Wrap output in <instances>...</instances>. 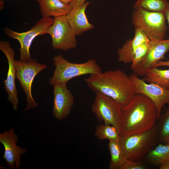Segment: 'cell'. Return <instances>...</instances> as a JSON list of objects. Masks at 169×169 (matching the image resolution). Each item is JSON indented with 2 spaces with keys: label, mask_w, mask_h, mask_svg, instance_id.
Listing matches in <instances>:
<instances>
[{
  "label": "cell",
  "mask_w": 169,
  "mask_h": 169,
  "mask_svg": "<svg viewBox=\"0 0 169 169\" xmlns=\"http://www.w3.org/2000/svg\"><path fill=\"white\" fill-rule=\"evenodd\" d=\"M122 136L141 133L154 127L158 120L156 107L146 96L136 94L121 107Z\"/></svg>",
  "instance_id": "cell-1"
},
{
  "label": "cell",
  "mask_w": 169,
  "mask_h": 169,
  "mask_svg": "<svg viewBox=\"0 0 169 169\" xmlns=\"http://www.w3.org/2000/svg\"><path fill=\"white\" fill-rule=\"evenodd\" d=\"M84 80L92 91L112 98L122 107L136 94L130 76L120 69L90 74Z\"/></svg>",
  "instance_id": "cell-2"
},
{
  "label": "cell",
  "mask_w": 169,
  "mask_h": 169,
  "mask_svg": "<svg viewBox=\"0 0 169 169\" xmlns=\"http://www.w3.org/2000/svg\"><path fill=\"white\" fill-rule=\"evenodd\" d=\"M119 141L128 160L141 161L159 142L157 124L151 129L141 133L121 136Z\"/></svg>",
  "instance_id": "cell-3"
},
{
  "label": "cell",
  "mask_w": 169,
  "mask_h": 169,
  "mask_svg": "<svg viewBox=\"0 0 169 169\" xmlns=\"http://www.w3.org/2000/svg\"><path fill=\"white\" fill-rule=\"evenodd\" d=\"M53 64L55 66L54 74L49 80L53 85L59 83H66L71 79L86 74H96L102 72L100 66L94 59H90L82 63H71L62 55L54 57Z\"/></svg>",
  "instance_id": "cell-4"
},
{
  "label": "cell",
  "mask_w": 169,
  "mask_h": 169,
  "mask_svg": "<svg viewBox=\"0 0 169 169\" xmlns=\"http://www.w3.org/2000/svg\"><path fill=\"white\" fill-rule=\"evenodd\" d=\"M164 13L134 9L131 21L135 29L142 31L150 40L165 39L167 27Z\"/></svg>",
  "instance_id": "cell-5"
},
{
  "label": "cell",
  "mask_w": 169,
  "mask_h": 169,
  "mask_svg": "<svg viewBox=\"0 0 169 169\" xmlns=\"http://www.w3.org/2000/svg\"><path fill=\"white\" fill-rule=\"evenodd\" d=\"M122 106L112 98L98 92L91 106V110L99 122L115 127L121 134Z\"/></svg>",
  "instance_id": "cell-6"
},
{
  "label": "cell",
  "mask_w": 169,
  "mask_h": 169,
  "mask_svg": "<svg viewBox=\"0 0 169 169\" xmlns=\"http://www.w3.org/2000/svg\"><path fill=\"white\" fill-rule=\"evenodd\" d=\"M15 63L16 78L26 95L27 104L24 110L27 111L38 106L32 96V83L35 76L48 66L38 63L35 59L28 61L15 60Z\"/></svg>",
  "instance_id": "cell-7"
},
{
  "label": "cell",
  "mask_w": 169,
  "mask_h": 169,
  "mask_svg": "<svg viewBox=\"0 0 169 169\" xmlns=\"http://www.w3.org/2000/svg\"><path fill=\"white\" fill-rule=\"evenodd\" d=\"M54 19L51 17H42L30 30L21 33L14 31L7 27L4 28V32L8 37L17 39L19 43V60L28 61L31 59L30 48L33 40L38 36L47 34L48 29L52 25Z\"/></svg>",
  "instance_id": "cell-8"
},
{
  "label": "cell",
  "mask_w": 169,
  "mask_h": 169,
  "mask_svg": "<svg viewBox=\"0 0 169 169\" xmlns=\"http://www.w3.org/2000/svg\"><path fill=\"white\" fill-rule=\"evenodd\" d=\"M54 18V23L47 32V34L51 38L53 49L67 51L76 48V35L69 25L66 15Z\"/></svg>",
  "instance_id": "cell-9"
},
{
  "label": "cell",
  "mask_w": 169,
  "mask_h": 169,
  "mask_svg": "<svg viewBox=\"0 0 169 169\" xmlns=\"http://www.w3.org/2000/svg\"><path fill=\"white\" fill-rule=\"evenodd\" d=\"M130 76L136 94L146 96L154 104L156 109L158 120L163 107L169 104V90L155 84H147L135 74Z\"/></svg>",
  "instance_id": "cell-10"
},
{
  "label": "cell",
  "mask_w": 169,
  "mask_h": 169,
  "mask_svg": "<svg viewBox=\"0 0 169 169\" xmlns=\"http://www.w3.org/2000/svg\"><path fill=\"white\" fill-rule=\"evenodd\" d=\"M0 50L5 55L8 65L6 78L3 80L4 88L8 94V101L12 105L13 110H17L19 101L18 97V93L15 84L16 72L15 51L10 42L4 40L0 42Z\"/></svg>",
  "instance_id": "cell-11"
},
{
  "label": "cell",
  "mask_w": 169,
  "mask_h": 169,
  "mask_svg": "<svg viewBox=\"0 0 169 169\" xmlns=\"http://www.w3.org/2000/svg\"><path fill=\"white\" fill-rule=\"evenodd\" d=\"M18 135L11 128L8 131L0 133V142L3 145L4 154L3 158L11 168L18 169L21 165V156L26 153V149L17 146Z\"/></svg>",
  "instance_id": "cell-12"
},
{
  "label": "cell",
  "mask_w": 169,
  "mask_h": 169,
  "mask_svg": "<svg viewBox=\"0 0 169 169\" xmlns=\"http://www.w3.org/2000/svg\"><path fill=\"white\" fill-rule=\"evenodd\" d=\"M54 102L53 115L58 120L68 117L74 103V98L66 83H59L53 85Z\"/></svg>",
  "instance_id": "cell-13"
},
{
  "label": "cell",
  "mask_w": 169,
  "mask_h": 169,
  "mask_svg": "<svg viewBox=\"0 0 169 169\" xmlns=\"http://www.w3.org/2000/svg\"><path fill=\"white\" fill-rule=\"evenodd\" d=\"M169 50V38L150 41L147 54L142 61L132 70L137 75L144 76L146 71L159 61L165 59Z\"/></svg>",
  "instance_id": "cell-14"
},
{
  "label": "cell",
  "mask_w": 169,
  "mask_h": 169,
  "mask_svg": "<svg viewBox=\"0 0 169 169\" xmlns=\"http://www.w3.org/2000/svg\"><path fill=\"white\" fill-rule=\"evenodd\" d=\"M90 4L88 1L72 7L66 15L68 21L76 35L93 29L94 26L90 23L85 14V10Z\"/></svg>",
  "instance_id": "cell-15"
},
{
  "label": "cell",
  "mask_w": 169,
  "mask_h": 169,
  "mask_svg": "<svg viewBox=\"0 0 169 169\" xmlns=\"http://www.w3.org/2000/svg\"><path fill=\"white\" fill-rule=\"evenodd\" d=\"M149 40L142 31L138 29H135L133 38L127 39L122 47L117 50L118 61L125 64L131 63L137 48L143 43Z\"/></svg>",
  "instance_id": "cell-16"
},
{
  "label": "cell",
  "mask_w": 169,
  "mask_h": 169,
  "mask_svg": "<svg viewBox=\"0 0 169 169\" xmlns=\"http://www.w3.org/2000/svg\"><path fill=\"white\" fill-rule=\"evenodd\" d=\"M39 9L43 17L54 18L66 15L72 8L59 0H38Z\"/></svg>",
  "instance_id": "cell-17"
},
{
  "label": "cell",
  "mask_w": 169,
  "mask_h": 169,
  "mask_svg": "<svg viewBox=\"0 0 169 169\" xmlns=\"http://www.w3.org/2000/svg\"><path fill=\"white\" fill-rule=\"evenodd\" d=\"M108 147L110 155L109 169H120L128 160L119 141L110 140Z\"/></svg>",
  "instance_id": "cell-18"
},
{
  "label": "cell",
  "mask_w": 169,
  "mask_h": 169,
  "mask_svg": "<svg viewBox=\"0 0 169 169\" xmlns=\"http://www.w3.org/2000/svg\"><path fill=\"white\" fill-rule=\"evenodd\" d=\"M144 79L169 90V69H162L157 67L151 68L146 72Z\"/></svg>",
  "instance_id": "cell-19"
},
{
  "label": "cell",
  "mask_w": 169,
  "mask_h": 169,
  "mask_svg": "<svg viewBox=\"0 0 169 169\" xmlns=\"http://www.w3.org/2000/svg\"><path fill=\"white\" fill-rule=\"evenodd\" d=\"M149 163L159 165L169 162V144L160 143L145 157Z\"/></svg>",
  "instance_id": "cell-20"
},
{
  "label": "cell",
  "mask_w": 169,
  "mask_h": 169,
  "mask_svg": "<svg viewBox=\"0 0 169 169\" xmlns=\"http://www.w3.org/2000/svg\"><path fill=\"white\" fill-rule=\"evenodd\" d=\"M168 3L167 0H136L133 8L134 9L164 13Z\"/></svg>",
  "instance_id": "cell-21"
},
{
  "label": "cell",
  "mask_w": 169,
  "mask_h": 169,
  "mask_svg": "<svg viewBox=\"0 0 169 169\" xmlns=\"http://www.w3.org/2000/svg\"><path fill=\"white\" fill-rule=\"evenodd\" d=\"M157 125L159 142L164 144H169V104L164 113L161 114Z\"/></svg>",
  "instance_id": "cell-22"
},
{
  "label": "cell",
  "mask_w": 169,
  "mask_h": 169,
  "mask_svg": "<svg viewBox=\"0 0 169 169\" xmlns=\"http://www.w3.org/2000/svg\"><path fill=\"white\" fill-rule=\"evenodd\" d=\"M95 136L99 140L108 139L119 141L121 135L114 126L101 124L96 125L95 128Z\"/></svg>",
  "instance_id": "cell-23"
},
{
  "label": "cell",
  "mask_w": 169,
  "mask_h": 169,
  "mask_svg": "<svg viewBox=\"0 0 169 169\" xmlns=\"http://www.w3.org/2000/svg\"><path fill=\"white\" fill-rule=\"evenodd\" d=\"M150 41L145 42L136 49L131 63V68L132 69L144 58L148 52Z\"/></svg>",
  "instance_id": "cell-24"
},
{
  "label": "cell",
  "mask_w": 169,
  "mask_h": 169,
  "mask_svg": "<svg viewBox=\"0 0 169 169\" xmlns=\"http://www.w3.org/2000/svg\"><path fill=\"white\" fill-rule=\"evenodd\" d=\"M145 167L141 161L128 160L120 169H143Z\"/></svg>",
  "instance_id": "cell-25"
},
{
  "label": "cell",
  "mask_w": 169,
  "mask_h": 169,
  "mask_svg": "<svg viewBox=\"0 0 169 169\" xmlns=\"http://www.w3.org/2000/svg\"><path fill=\"white\" fill-rule=\"evenodd\" d=\"M161 66H169V61H163L161 60H160L155 64L152 67H158Z\"/></svg>",
  "instance_id": "cell-26"
},
{
  "label": "cell",
  "mask_w": 169,
  "mask_h": 169,
  "mask_svg": "<svg viewBox=\"0 0 169 169\" xmlns=\"http://www.w3.org/2000/svg\"><path fill=\"white\" fill-rule=\"evenodd\" d=\"M164 13L166 19V20L168 23V28L169 30V3H168Z\"/></svg>",
  "instance_id": "cell-27"
},
{
  "label": "cell",
  "mask_w": 169,
  "mask_h": 169,
  "mask_svg": "<svg viewBox=\"0 0 169 169\" xmlns=\"http://www.w3.org/2000/svg\"><path fill=\"white\" fill-rule=\"evenodd\" d=\"M86 0H73L72 2L69 4L72 7L81 4L85 1Z\"/></svg>",
  "instance_id": "cell-28"
},
{
  "label": "cell",
  "mask_w": 169,
  "mask_h": 169,
  "mask_svg": "<svg viewBox=\"0 0 169 169\" xmlns=\"http://www.w3.org/2000/svg\"><path fill=\"white\" fill-rule=\"evenodd\" d=\"M160 169H169V162L160 165Z\"/></svg>",
  "instance_id": "cell-29"
},
{
  "label": "cell",
  "mask_w": 169,
  "mask_h": 169,
  "mask_svg": "<svg viewBox=\"0 0 169 169\" xmlns=\"http://www.w3.org/2000/svg\"><path fill=\"white\" fill-rule=\"evenodd\" d=\"M63 3L66 4H69L73 0H59Z\"/></svg>",
  "instance_id": "cell-30"
},
{
  "label": "cell",
  "mask_w": 169,
  "mask_h": 169,
  "mask_svg": "<svg viewBox=\"0 0 169 169\" xmlns=\"http://www.w3.org/2000/svg\"><path fill=\"white\" fill-rule=\"evenodd\" d=\"M36 0V1H38V0Z\"/></svg>",
  "instance_id": "cell-31"
}]
</instances>
